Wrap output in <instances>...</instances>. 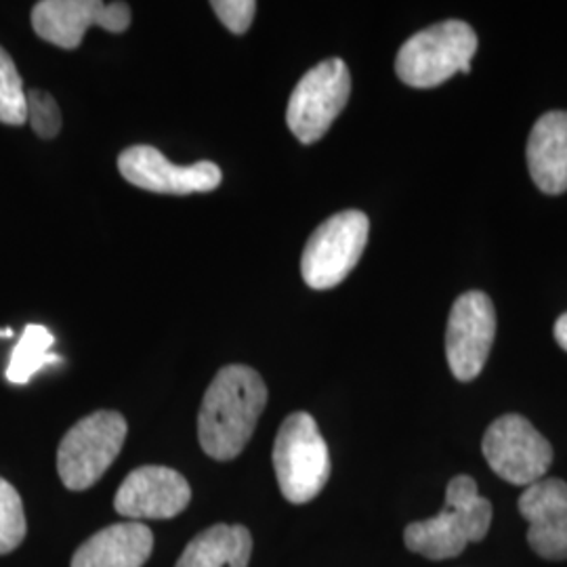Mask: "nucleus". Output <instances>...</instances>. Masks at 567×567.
Listing matches in <instances>:
<instances>
[{
    "label": "nucleus",
    "mask_w": 567,
    "mask_h": 567,
    "mask_svg": "<svg viewBox=\"0 0 567 567\" xmlns=\"http://www.w3.org/2000/svg\"><path fill=\"white\" fill-rule=\"evenodd\" d=\"M555 341L567 351V311L555 322Z\"/></svg>",
    "instance_id": "4be33fe9"
},
{
    "label": "nucleus",
    "mask_w": 567,
    "mask_h": 567,
    "mask_svg": "<svg viewBox=\"0 0 567 567\" xmlns=\"http://www.w3.org/2000/svg\"><path fill=\"white\" fill-rule=\"evenodd\" d=\"M267 404V386L257 370L225 365L204 393L198 440L215 461H231L250 442Z\"/></svg>",
    "instance_id": "f257e3e1"
},
{
    "label": "nucleus",
    "mask_w": 567,
    "mask_h": 567,
    "mask_svg": "<svg viewBox=\"0 0 567 567\" xmlns=\"http://www.w3.org/2000/svg\"><path fill=\"white\" fill-rule=\"evenodd\" d=\"M128 426L121 412L100 410L72 426L58 447V473L68 489L95 486L121 454Z\"/></svg>",
    "instance_id": "39448f33"
},
{
    "label": "nucleus",
    "mask_w": 567,
    "mask_h": 567,
    "mask_svg": "<svg viewBox=\"0 0 567 567\" xmlns=\"http://www.w3.org/2000/svg\"><path fill=\"white\" fill-rule=\"evenodd\" d=\"M252 536L244 526L208 527L183 550L175 567H248Z\"/></svg>",
    "instance_id": "dca6fc26"
},
{
    "label": "nucleus",
    "mask_w": 567,
    "mask_h": 567,
    "mask_svg": "<svg viewBox=\"0 0 567 567\" xmlns=\"http://www.w3.org/2000/svg\"><path fill=\"white\" fill-rule=\"evenodd\" d=\"M489 526L492 505L477 492L473 477L458 475L447 484L444 508L433 519L405 527L404 543L412 553L442 561L484 540Z\"/></svg>",
    "instance_id": "f03ea898"
},
{
    "label": "nucleus",
    "mask_w": 567,
    "mask_h": 567,
    "mask_svg": "<svg viewBox=\"0 0 567 567\" xmlns=\"http://www.w3.org/2000/svg\"><path fill=\"white\" fill-rule=\"evenodd\" d=\"M192 501V487L168 466H140L126 475L116 492L114 508L126 519H171Z\"/></svg>",
    "instance_id": "f8f14e48"
},
{
    "label": "nucleus",
    "mask_w": 567,
    "mask_h": 567,
    "mask_svg": "<svg viewBox=\"0 0 567 567\" xmlns=\"http://www.w3.org/2000/svg\"><path fill=\"white\" fill-rule=\"evenodd\" d=\"M274 468L284 498L292 505H305L324 489L330 452L311 414L295 412L284 421L274 444Z\"/></svg>",
    "instance_id": "20e7f679"
},
{
    "label": "nucleus",
    "mask_w": 567,
    "mask_h": 567,
    "mask_svg": "<svg viewBox=\"0 0 567 567\" xmlns=\"http://www.w3.org/2000/svg\"><path fill=\"white\" fill-rule=\"evenodd\" d=\"M370 221L362 210L326 219L305 244L301 274L309 288L328 290L343 282L364 255Z\"/></svg>",
    "instance_id": "423d86ee"
},
{
    "label": "nucleus",
    "mask_w": 567,
    "mask_h": 567,
    "mask_svg": "<svg viewBox=\"0 0 567 567\" xmlns=\"http://www.w3.org/2000/svg\"><path fill=\"white\" fill-rule=\"evenodd\" d=\"M519 513L527 522V543L536 555L567 559V484L559 477H545L527 486L519 498Z\"/></svg>",
    "instance_id": "ddd939ff"
},
{
    "label": "nucleus",
    "mask_w": 567,
    "mask_h": 567,
    "mask_svg": "<svg viewBox=\"0 0 567 567\" xmlns=\"http://www.w3.org/2000/svg\"><path fill=\"white\" fill-rule=\"evenodd\" d=\"M93 25L121 34L131 25V7L102 0H42L32 9L34 32L60 49H79Z\"/></svg>",
    "instance_id": "9d476101"
},
{
    "label": "nucleus",
    "mask_w": 567,
    "mask_h": 567,
    "mask_svg": "<svg viewBox=\"0 0 567 567\" xmlns=\"http://www.w3.org/2000/svg\"><path fill=\"white\" fill-rule=\"evenodd\" d=\"M351 95V74L343 60L330 58L311 68L295 86L286 122L299 142H320Z\"/></svg>",
    "instance_id": "0eeeda50"
},
{
    "label": "nucleus",
    "mask_w": 567,
    "mask_h": 567,
    "mask_svg": "<svg viewBox=\"0 0 567 567\" xmlns=\"http://www.w3.org/2000/svg\"><path fill=\"white\" fill-rule=\"evenodd\" d=\"M496 337V311L489 297L471 290L456 299L446 330L447 364L452 374L468 383L484 370Z\"/></svg>",
    "instance_id": "1a4fd4ad"
},
{
    "label": "nucleus",
    "mask_w": 567,
    "mask_h": 567,
    "mask_svg": "<svg viewBox=\"0 0 567 567\" xmlns=\"http://www.w3.org/2000/svg\"><path fill=\"white\" fill-rule=\"evenodd\" d=\"M28 524L18 489L0 480V555L13 553L25 538Z\"/></svg>",
    "instance_id": "6ab92c4d"
},
{
    "label": "nucleus",
    "mask_w": 567,
    "mask_h": 567,
    "mask_svg": "<svg viewBox=\"0 0 567 567\" xmlns=\"http://www.w3.org/2000/svg\"><path fill=\"white\" fill-rule=\"evenodd\" d=\"M482 452L492 471L513 486H532L547 477L553 447L538 429L519 416L507 414L487 426Z\"/></svg>",
    "instance_id": "6e6552de"
},
{
    "label": "nucleus",
    "mask_w": 567,
    "mask_h": 567,
    "mask_svg": "<svg viewBox=\"0 0 567 567\" xmlns=\"http://www.w3.org/2000/svg\"><path fill=\"white\" fill-rule=\"evenodd\" d=\"M11 337H13V330H11V328L0 330V339H11Z\"/></svg>",
    "instance_id": "5701e85b"
},
{
    "label": "nucleus",
    "mask_w": 567,
    "mask_h": 567,
    "mask_svg": "<svg viewBox=\"0 0 567 567\" xmlns=\"http://www.w3.org/2000/svg\"><path fill=\"white\" fill-rule=\"evenodd\" d=\"M477 51V34L465 21H440L404 42L395 58L400 81L414 89H431L456 72L468 74Z\"/></svg>",
    "instance_id": "7ed1b4c3"
},
{
    "label": "nucleus",
    "mask_w": 567,
    "mask_h": 567,
    "mask_svg": "<svg viewBox=\"0 0 567 567\" xmlns=\"http://www.w3.org/2000/svg\"><path fill=\"white\" fill-rule=\"evenodd\" d=\"M28 121L25 91L11 55L0 47V122L21 126Z\"/></svg>",
    "instance_id": "a211bd4d"
},
{
    "label": "nucleus",
    "mask_w": 567,
    "mask_h": 567,
    "mask_svg": "<svg viewBox=\"0 0 567 567\" xmlns=\"http://www.w3.org/2000/svg\"><path fill=\"white\" fill-rule=\"evenodd\" d=\"M527 166L545 194L567 192V112H548L534 124L527 140Z\"/></svg>",
    "instance_id": "2eb2a0df"
},
{
    "label": "nucleus",
    "mask_w": 567,
    "mask_h": 567,
    "mask_svg": "<svg viewBox=\"0 0 567 567\" xmlns=\"http://www.w3.org/2000/svg\"><path fill=\"white\" fill-rule=\"evenodd\" d=\"M28 122L41 140H55L61 131V112L58 102L39 89L25 93Z\"/></svg>",
    "instance_id": "aec40b11"
},
{
    "label": "nucleus",
    "mask_w": 567,
    "mask_h": 567,
    "mask_svg": "<svg viewBox=\"0 0 567 567\" xmlns=\"http://www.w3.org/2000/svg\"><path fill=\"white\" fill-rule=\"evenodd\" d=\"M53 344L55 337L44 326H25L20 343L16 344L11 353L7 381L13 385H25L44 365L60 364V355L51 353Z\"/></svg>",
    "instance_id": "f3484780"
},
{
    "label": "nucleus",
    "mask_w": 567,
    "mask_h": 567,
    "mask_svg": "<svg viewBox=\"0 0 567 567\" xmlns=\"http://www.w3.org/2000/svg\"><path fill=\"white\" fill-rule=\"evenodd\" d=\"M154 548L152 529L142 522L103 527L72 557V567H143Z\"/></svg>",
    "instance_id": "4468645a"
},
{
    "label": "nucleus",
    "mask_w": 567,
    "mask_h": 567,
    "mask_svg": "<svg viewBox=\"0 0 567 567\" xmlns=\"http://www.w3.org/2000/svg\"><path fill=\"white\" fill-rule=\"evenodd\" d=\"M118 171L122 177L145 192L156 194H204L221 185L224 173L215 163L177 166L168 163L166 156L152 145H133L126 147L118 156Z\"/></svg>",
    "instance_id": "9b49d317"
},
{
    "label": "nucleus",
    "mask_w": 567,
    "mask_h": 567,
    "mask_svg": "<svg viewBox=\"0 0 567 567\" xmlns=\"http://www.w3.org/2000/svg\"><path fill=\"white\" fill-rule=\"evenodd\" d=\"M210 7L231 34H246L257 13L255 0H213Z\"/></svg>",
    "instance_id": "412c9836"
}]
</instances>
